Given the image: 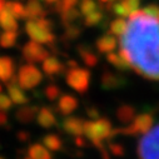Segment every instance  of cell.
Wrapping results in <instances>:
<instances>
[{
	"label": "cell",
	"instance_id": "6da1fadb",
	"mask_svg": "<svg viewBox=\"0 0 159 159\" xmlns=\"http://www.w3.org/2000/svg\"><path fill=\"white\" fill-rule=\"evenodd\" d=\"M120 53L130 66L150 80H159V20L142 10L129 16L120 36Z\"/></svg>",
	"mask_w": 159,
	"mask_h": 159
},
{
	"label": "cell",
	"instance_id": "7a4b0ae2",
	"mask_svg": "<svg viewBox=\"0 0 159 159\" xmlns=\"http://www.w3.org/2000/svg\"><path fill=\"white\" fill-rule=\"evenodd\" d=\"M84 135L92 142V144L100 150L103 159H109V152L104 147V142L111 139L116 135L115 129H113L111 123L107 118L90 119L84 123Z\"/></svg>",
	"mask_w": 159,
	"mask_h": 159
},
{
	"label": "cell",
	"instance_id": "3957f363",
	"mask_svg": "<svg viewBox=\"0 0 159 159\" xmlns=\"http://www.w3.org/2000/svg\"><path fill=\"white\" fill-rule=\"evenodd\" d=\"M25 31L31 40L40 44H54L57 36L53 33V23L44 18L28 19L25 23Z\"/></svg>",
	"mask_w": 159,
	"mask_h": 159
},
{
	"label": "cell",
	"instance_id": "277c9868",
	"mask_svg": "<svg viewBox=\"0 0 159 159\" xmlns=\"http://www.w3.org/2000/svg\"><path fill=\"white\" fill-rule=\"evenodd\" d=\"M139 159H159V124L143 134L138 143Z\"/></svg>",
	"mask_w": 159,
	"mask_h": 159
},
{
	"label": "cell",
	"instance_id": "5b68a950",
	"mask_svg": "<svg viewBox=\"0 0 159 159\" xmlns=\"http://www.w3.org/2000/svg\"><path fill=\"white\" fill-rule=\"evenodd\" d=\"M65 82L75 92L84 94L90 85V71L83 68H69L65 73Z\"/></svg>",
	"mask_w": 159,
	"mask_h": 159
},
{
	"label": "cell",
	"instance_id": "8992f818",
	"mask_svg": "<svg viewBox=\"0 0 159 159\" xmlns=\"http://www.w3.org/2000/svg\"><path fill=\"white\" fill-rule=\"evenodd\" d=\"M18 82L23 89H34L43 82V74L35 65L25 64L19 68Z\"/></svg>",
	"mask_w": 159,
	"mask_h": 159
},
{
	"label": "cell",
	"instance_id": "52a82bcc",
	"mask_svg": "<svg viewBox=\"0 0 159 159\" xmlns=\"http://www.w3.org/2000/svg\"><path fill=\"white\" fill-rule=\"evenodd\" d=\"M153 115L149 113H143L139 114L134 118V120L125 128L122 129H115L116 134H127V135H138V134H144L147 133L152 127H153Z\"/></svg>",
	"mask_w": 159,
	"mask_h": 159
},
{
	"label": "cell",
	"instance_id": "ba28073f",
	"mask_svg": "<svg viewBox=\"0 0 159 159\" xmlns=\"http://www.w3.org/2000/svg\"><path fill=\"white\" fill-rule=\"evenodd\" d=\"M23 58L29 63V64H35V63H43L48 57L49 52L42 47L40 43H36L34 40L28 42L23 47Z\"/></svg>",
	"mask_w": 159,
	"mask_h": 159
},
{
	"label": "cell",
	"instance_id": "9c48e42d",
	"mask_svg": "<svg viewBox=\"0 0 159 159\" xmlns=\"http://www.w3.org/2000/svg\"><path fill=\"white\" fill-rule=\"evenodd\" d=\"M7 88H8L9 97L11 99L13 104L25 105V104L29 103V97L24 93L23 88L19 85V82H18V78L16 76H13L10 80L7 83Z\"/></svg>",
	"mask_w": 159,
	"mask_h": 159
},
{
	"label": "cell",
	"instance_id": "30bf717a",
	"mask_svg": "<svg viewBox=\"0 0 159 159\" xmlns=\"http://www.w3.org/2000/svg\"><path fill=\"white\" fill-rule=\"evenodd\" d=\"M84 123L85 120H83L79 116H66L61 122L60 127L69 135L80 137V135H84Z\"/></svg>",
	"mask_w": 159,
	"mask_h": 159
},
{
	"label": "cell",
	"instance_id": "8fae6325",
	"mask_svg": "<svg viewBox=\"0 0 159 159\" xmlns=\"http://www.w3.org/2000/svg\"><path fill=\"white\" fill-rule=\"evenodd\" d=\"M102 88L105 90H114V89H119L127 84V79L123 78L122 75L115 74L113 71H104L102 75Z\"/></svg>",
	"mask_w": 159,
	"mask_h": 159
},
{
	"label": "cell",
	"instance_id": "7c38bea8",
	"mask_svg": "<svg viewBox=\"0 0 159 159\" xmlns=\"http://www.w3.org/2000/svg\"><path fill=\"white\" fill-rule=\"evenodd\" d=\"M36 120H38V124L43 127V128H53L58 124V119H57V115L53 111V109H50L49 107H42L38 111V115H36Z\"/></svg>",
	"mask_w": 159,
	"mask_h": 159
},
{
	"label": "cell",
	"instance_id": "4fadbf2b",
	"mask_svg": "<svg viewBox=\"0 0 159 159\" xmlns=\"http://www.w3.org/2000/svg\"><path fill=\"white\" fill-rule=\"evenodd\" d=\"M78 105H79L78 99L74 95L64 94V95H60V98L58 99L57 109L61 115H70L78 108Z\"/></svg>",
	"mask_w": 159,
	"mask_h": 159
},
{
	"label": "cell",
	"instance_id": "5bb4252c",
	"mask_svg": "<svg viewBox=\"0 0 159 159\" xmlns=\"http://www.w3.org/2000/svg\"><path fill=\"white\" fill-rule=\"evenodd\" d=\"M66 65L63 64L57 57H48L43 61V70L48 76H54V75H60L65 70Z\"/></svg>",
	"mask_w": 159,
	"mask_h": 159
},
{
	"label": "cell",
	"instance_id": "9a60e30c",
	"mask_svg": "<svg viewBox=\"0 0 159 159\" xmlns=\"http://www.w3.org/2000/svg\"><path fill=\"white\" fill-rule=\"evenodd\" d=\"M15 63L10 57L2 55L0 57V82L8 83L14 76Z\"/></svg>",
	"mask_w": 159,
	"mask_h": 159
},
{
	"label": "cell",
	"instance_id": "2e32d148",
	"mask_svg": "<svg viewBox=\"0 0 159 159\" xmlns=\"http://www.w3.org/2000/svg\"><path fill=\"white\" fill-rule=\"evenodd\" d=\"M39 108L36 105H23L15 111V119L23 124H29L36 118Z\"/></svg>",
	"mask_w": 159,
	"mask_h": 159
},
{
	"label": "cell",
	"instance_id": "e0dca14e",
	"mask_svg": "<svg viewBox=\"0 0 159 159\" xmlns=\"http://www.w3.org/2000/svg\"><path fill=\"white\" fill-rule=\"evenodd\" d=\"M116 44L118 43H116L115 36L113 34L108 33V34H104L100 38H98V40L95 43V47L100 53L108 54V53H111L116 48Z\"/></svg>",
	"mask_w": 159,
	"mask_h": 159
},
{
	"label": "cell",
	"instance_id": "ac0fdd59",
	"mask_svg": "<svg viewBox=\"0 0 159 159\" xmlns=\"http://www.w3.org/2000/svg\"><path fill=\"white\" fill-rule=\"evenodd\" d=\"M76 50H78V54H79V57H80V59L83 60V63L87 66L93 68V66H95L98 64V61H99L98 55L92 50V48L89 45H87V44H79Z\"/></svg>",
	"mask_w": 159,
	"mask_h": 159
},
{
	"label": "cell",
	"instance_id": "d6986e66",
	"mask_svg": "<svg viewBox=\"0 0 159 159\" xmlns=\"http://www.w3.org/2000/svg\"><path fill=\"white\" fill-rule=\"evenodd\" d=\"M45 16V10L39 0H28L25 8V19H40Z\"/></svg>",
	"mask_w": 159,
	"mask_h": 159
},
{
	"label": "cell",
	"instance_id": "ffe728a7",
	"mask_svg": "<svg viewBox=\"0 0 159 159\" xmlns=\"http://www.w3.org/2000/svg\"><path fill=\"white\" fill-rule=\"evenodd\" d=\"M0 28L5 31H16L19 28L15 16L5 8L0 13Z\"/></svg>",
	"mask_w": 159,
	"mask_h": 159
},
{
	"label": "cell",
	"instance_id": "44dd1931",
	"mask_svg": "<svg viewBox=\"0 0 159 159\" xmlns=\"http://www.w3.org/2000/svg\"><path fill=\"white\" fill-rule=\"evenodd\" d=\"M28 155L31 159H53L50 150L39 143H34L28 148Z\"/></svg>",
	"mask_w": 159,
	"mask_h": 159
},
{
	"label": "cell",
	"instance_id": "7402d4cb",
	"mask_svg": "<svg viewBox=\"0 0 159 159\" xmlns=\"http://www.w3.org/2000/svg\"><path fill=\"white\" fill-rule=\"evenodd\" d=\"M135 109L130 105H122L119 107L118 110H116V118L119 119V122H122L123 124H130L134 118H135Z\"/></svg>",
	"mask_w": 159,
	"mask_h": 159
},
{
	"label": "cell",
	"instance_id": "603a6c76",
	"mask_svg": "<svg viewBox=\"0 0 159 159\" xmlns=\"http://www.w3.org/2000/svg\"><path fill=\"white\" fill-rule=\"evenodd\" d=\"M42 142H43V145L47 147L50 152H59L63 148V140L58 134H54V133L45 134Z\"/></svg>",
	"mask_w": 159,
	"mask_h": 159
},
{
	"label": "cell",
	"instance_id": "cb8c5ba5",
	"mask_svg": "<svg viewBox=\"0 0 159 159\" xmlns=\"http://www.w3.org/2000/svg\"><path fill=\"white\" fill-rule=\"evenodd\" d=\"M107 60L119 70H127V69L130 68V63L120 53H113V52L108 53L107 54Z\"/></svg>",
	"mask_w": 159,
	"mask_h": 159
},
{
	"label": "cell",
	"instance_id": "d4e9b609",
	"mask_svg": "<svg viewBox=\"0 0 159 159\" xmlns=\"http://www.w3.org/2000/svg\"><path fill=\"white\" fill-rule=\"evenodd\" d=\"M127 26H128L127 20H124L123 18H118L110 23L109 30H110V34H113L115 36H122L125 33Z\"/></svg>",
	"mask_w": 159,
	"mask_h": 159
},
{
	"label": "cell",
	"instance_id": "484cf974",
	"mask_svg": "<svg viewBox=\"0 0 159 159\" xmlns=\"http://www.w3.org/2000/svg\"><path fill=\"white\" fill-rule=\"evenodd\" d=\"M18 40L16 31H4L0 35V47L3 48H13Z\"/></svg>",
	"mask_w": 159,
	"mask_h": 159
},
{
	"label": "cell",
	"instance_id": "4316f807",
	"mask_svg": "<svg viewBox=\"0 0 159 159\" xmlns=\"http://www.w3.org/2000/svg\"><path fill=\"white\" fill-rule=\"evenodd\" d=\"M5 9H8L15 18L18 19H25V8L19 2H7Z\"/></svg>",
	"mask_w": 159,
	"mask_h": 159
},
{
	"label": "cell",
	"instance_id": "83f0119b",
	"mask_svg": "<svg viewBox=\"0 0 159 159\" xmlns=\"http://www.w3.org/2000/svg\"><path fill=\"white\" fill-rule=\"evenodd\" d=\"M80 16H82L80 10H78V9H75V8H71V9H69L68 11H65V13H63V14L60 15L61 23H63L64 26H66V25H69V24H74L76 20L80 19Z\"/></svg>",
	"mask_w": 159,
	"mask_h": 159
},
{
	"label": "cell",
	"instance_id": "f1b7e54d",
	"mask_svg": "<svg viewBox=\"0 0 159 159\" xmlns=\"http://www.w3.org/2000/svg\"><path fill=\"white\" fill-rule=\"evenodd\" d=\"M103 18H104L103 11L100 9H98V10H95V11H93L89 15L85 16L84 25L85 26H97V25H99L103 21Z\"/></svg>",
	"mask_w": 159,
	"mask_h": 159
},
{
	"label": "cell",
	"instance_id": "f546056e",
	"mask_svg": "<svg viewBox=\"0 0 159 159\" xmlns=\"http://www.w3.org/2000/svg\"><path fill=\"white\" fill-rule=\"evenodd\" d=\"M82 34V29L79 25H76L75 23L74 24H69L65 26V33H64V39L65 40H75V39H78L79 36H80Z\"/></svg>",
	"mask_w": 159,
	"mask_h": 159
},
{
	"label": "cell",
	"instance_id": "4dcf8cb0",
	"mask_svg": "<svg viewBox=\"0 0 159 159\" xmlns=\"http://www.w3.org/2000/svg\"><path fill=\"white\" fill-rule=\"evenodd\" d=\"M44 95H45V98H47L48 100L55 102V100H58V99L60 98L61 90H60V88H59L57 84L50 83V84H48V85L45 87V89H44Z\"/></svg>",
	"mask_w": 159,
	"mask_h": 159
},
{
	"label": "cell",
	"instance_id": "1f68e13d",
	"mask_svg": "<svg viewBox=\"0 0 159 159\" xmlns=\"http://www.w3.org/2000/svg\"><path fill=\"white\" fill-rule=\"evenodd\" d=\"M99 9V5L94 2V0H82L80 4H79V10H80L82 15L87 16L90 13L95 11Z\"/></svg>",
	"mask_w": 159,
	"mask_h": 159
},
{
	"label": "cell",
	"instance_id": "d6a6232c",
	"mask_svg": "<svg viewBox=\"0 0 159 159\" xmlns=\"http://www.w3.org/2000/svg\"><path fill=\"white\" fill-rule=\"evenodd\" d=\"M79 2V0H58L57 4H55V11L59 13L60 15L65 11H68L69 9L74 8L76 5V3Z\"/></svg>",
	"mask_w": 159,
	"mask_h": 159
},
{
	"label": "cell",
	"instance_id": "836d02e7",
	"mask_svg": "<svg viewBox=\"0 0 159 159\" xmlns=\"http://www.w3.org/2000/svg\"><path fill=\"white\" fill-rule=\"evenodd\" d=\"M122 4L124 5V8L127 9L129 16L132 14H134L135 11L139 10V5H140V0H120Z\"/></svg>",
	"mask_w": 159,
	"mask_h": 159
},
{
	"label": "cell",
	"instance_id": "e575fe53",
	"mask_svg": "<svg viewBox=\"0 0 159 159\" xmlns=\"http://www.w3.org/2000/svg\"><path fill=\"white\" fill-rule=\"evenodd\" d=\"M142 11H143L145 15L159 20V5H157V4H149V5H147Z\"/></svg>",
	"mask_w": 159,
	"mask_h": 159
},
{
	"label": "cell",
	"instance_id": "d590c367",
	"mask_svg": "<svg viewBox=\"0 0 159 159\" xmlns=\"http://www.w3.org/2000/svg\"><path fill=\"white\" fill-rule=\"evenodd\" d=\"M11 107H13V102H11V99H10L8 95H5V94H3V93H0V110L8 111V110L11 109Z\"/></svg>",
	"mask_w": 159,
	"mask_h": 159
},
{
	"label": "cell",
	"instance_id": "8d00e7d4",
	"mask_svg": "<svg viewBox=\"0 0 159 159\" xmlns=\"http://www.w3.org/2000/svg\"><path fill=\"white\" fill-rule=\"evenodd\" d=\"M108 148H109V152L113 153L114 155H123L124 149H123V147L120 144H116V143H111L110 142L109 145H108Z\"/></svg>",
	"mask_w": 159,
	"mask_h": 159
},
{
	"label": "cell",
	"instance_id": "74e56055",
	"mask_svg": "<svg viewBox=\"0 0 159 159\" xmlns=\"http://www.w3.org/2000/svg\"><path fill=\"white\" fill-rule=\"evenodd\" d=\"M87 114H88V116H89L90 119H98V118H100V116H99V110H98L95 107H89V108H87Z\"/></svg>",
	"mask_w": 159,
	"mask_h": 159
},
{
	"label": "cell",
	"instance_id": "f35d334b",
	"mask_svg": "<svg viewBox=\"0 0 159 159\" xmlns=\"http://www.w3.org/2000/svg\"><path fill=\"white\" fill-rule=\"evenodd\" d=\"M8 123H9V118H8L7 111L0 110V127H7Z\"/></svg>",
	"mask_w": 159,
	"mask_h": 159
},
{
	"label": "cell",
	"instance_id": "ab89813d",
	"mask_svg": "<svg viewBox=\"0 0 159 159\" xmlns=\"http://www.w3.org/2000/svg\"><path fill=\"white\" fill-rule=\"evenodd\" d=\"M16 137H18V138H19V140H21V142H28V140H29V138H30L29 133H28V132H25V130L19 132Z\"/></svg>",
	"mask_w": 159,
	"mask_h": 159
},
{
	"label": "cell",
	"instance_id": "60d3db41",
	"mask_svg": "<svg viewBox=\"0 0 159 159\" xmlns=\"http://www.w3.org/2000/svg\"><path fill=\"white\" fill-rule=\"evenodd\" d=\"M75 144L78 147H87V143H85V140L83 139L82 135L80 137H75Z\"/></svg>",
	"mask_w": 159,
	"mask_h": 159
},
{
	"label": "cell",
	"instance_id": "b9f144b4",
	"mask_svg": "<svg viewBox=\"0 0 159 159\" xmlns=\"http://www.w3.org/2000/svg\"><path fill=\"white\" fill-rule=\"evenodd\" d=\"M66 66H68V69H69V68H76V66H79V65H78V63H76L75 60H68Z\"/></svg>",
	"mask_w": 159,
	"mask_h": 159
},
{
	"label": "cell",
	"instance_id": "7bdbcfd3",
	"mask_svg": "<svg viewBox=\"0 0 159 159\" xmlns=\"http://www.w3.org/2000/svg\"><path fill=\"white\" fill-rule=\"evenodd\" d=\"M5 8V0H0V13Z\"/></svg>",
	"mask_w": 159,
	"mask_h": 159
},
{
	"label": "cell",
	"instance_id": "ee69618b",
	"mask_svg": "<svg viewBox=\"0 0 159 159\" xmlns=\"http://www.w3.org/2000/svg\"><path fill=\"white\" fill-rule=\"evenodd\" d=\"M102 3H109V7L113 4V2H115V0H100Z\"/></svg>",
	"mask_w": 159,
	"mask_h": 159
},
{
	"label": "cell",
	"instance_id": "f6af8a7d",
	"mask_svg": "<svg viewBox=\"0 0 159 159\" xmlns=\"http://www.w3.org/2000/svg\"><path fill=\"white\" fill-rule=\"evenodd\" d=\"M43 2H45L47 4H54V3L58 2V0H43Z\"/></svg>",
	"mask_w": 159,
	"mask_h": 159
},
{
	"label": "cell",
	"instance_id": "bcb514c9",
	"mask_svg": "<svg viewBox=\"0 0 159 159\" xmlns=\"http://www.w3.org/2000/svg\"><path fill=\"white\" fill-rule=\"evenodd\" d=\"M19 159H31V158H30L29 155H21V154H20V157H19Z\"/></svg>",
	"mask_w": 159,
	"mask_h": 159
},
{
	"label": "cell",
	"instance_id": "7dc6e473",
	"mask_svg": "<svg viewBox=\"0 0 159 159\" xmlns=\"http://www.w3.org/2000/svg\"><path fill=\"white\" fill-rule=\"evenodd\" d=\"M2 90H3V87H2V84H0V93H2Z\"/></svg>",
	"mask_w": 159,
	"mask_h": 159
},
{
	"label": "cell",
	"instance_id": "c3c4849f",
	"mask_svg": "<svg viewBox=\"0 0 159 159\" xmlns=\"http://www.w3.org/2000/svg\"><path fill=\"white\" fill-rule=\"evenodd\" d=\"M0 159H4V158H2V157H0Z\"/></svg>",
	"mask_w": 159,
	"mask_h": 159
}]
</instances>
